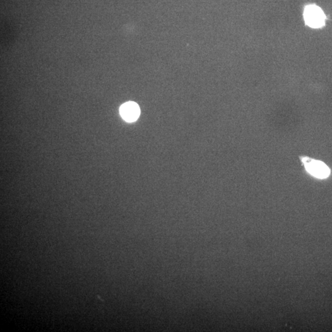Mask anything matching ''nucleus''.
<instances>
[{
	"label": "nucleus",
	"mask_w": 332,
	"mask_h": 332,
	"mask_svg": "<svg viewBox=\"0 0 332 332\" xmlns=\"http://www.w3.org/2000/svg\"><path fill=\"white\" fill-rule=\"evenodd\" d=\"M304 18L308 26L317 29L324 26L326 16L319 7L312 4L304 9Z\"/></svg>",
	"instance_id": "f03ea898"
},
{
	"label": "nucleus",
	"mask_w": 332,
	"mask_h": 332,
	"mask_svg": "<svg viewBox=\"0 0 332 332\" xmlns=\"http://www.w3.org/2000/svg\"><path fill=\"white\" fill-rule=\"evenodd\" d=\"M119 112L123 119L129 123H132L139 117L140 110L137 103L133 101H128L121 105Z\"/></svg>",
	"instance_id": "7ed1b4c3"
},
{
	"label": "nucleus",
	"mask_w": 332,
	"mask_h": 332,
	"mask_svg": "<svg viewBox=\"0 0 332 332\" xmlns=\"http://www.w3.org/2000/svg\"><path fill=\"white\" fill-rule=\"evenodd\" d=\"M301 160L307 172L317 179H326L331 174L328 166L322 161L304 156L301 158Z\"/></svg>",
	"instance_id": "f257e3e1"
}]
</instances>
